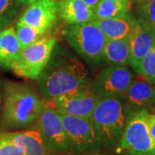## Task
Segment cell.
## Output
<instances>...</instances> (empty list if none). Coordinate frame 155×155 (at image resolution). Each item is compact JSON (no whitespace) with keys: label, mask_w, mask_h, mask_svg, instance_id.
<instances>
[{"label":"cell","mask_w":155,"mask_h":155,"mask_svg":"<svg viewBox=\"0 0 155 155\" xmlns=\"http://www.w3.org/2000/svg\"><path fill=\"white\" fill-rule=\"evenodd\" d=\"M103 62L113 66L130 65V43L128 36L122 39H107Z\"/></svg>","instance_id":"17"},{"label":"cell","mask_w":155,"mask_h":155,"mask_svg":"<svg viewBox=\"0 0 155 155\" xmlns=\"http://www.w3.org/2000/svg\"><path fill=\"white\" fill-rule=\"evenodd\" d=\"M99 98L93 84L86 83L79 88L46 101L60 114L90 120Z\"/></svg>","instance_id":"8"},{"label":"cell","mask_w":155,"mask_h":155,"mask_svg":"<svg viewBox=\"0 0 155 155\" xmlns=\"http://www.w3.org/2000/svg\"><path fill=\"white\" fill-rule=\"evenodd\" d=\"M15 32L22 49H24L30 45L34 44L44 36L37 29L19 22H17Z\"/></svg>","instance_id":"22"},{"label":"cell","mask_w":155,"mask_h":155,"mask_svg":"<svg viewBox=\"0 0 155 155\" xmlns=\"http://www.w3.org/2000/svg\"><path fill=\"white\" fill-rule=\"evenodd\" d=\"M36 122V129L48 151L54 155L72 153L67 134L62 124L61 114L46 100L42 101L41 110Z\"/></svg>","instance_id":"7"},{"label":"cell","mask_w":155,"mask_h":155,"mask_svg":"<svg viewBox=\"0 0 155 155\" xmlns=\"http://www.w3.org/2000/svg\"><path fill=\"white\" fill-rule=\"evenodd\" d=\"M20 2L21 5H28L30 4H32L34 2H36L38 0H18Z\"/></svg>","instance_id":"27"},{"label":"cell","mask_w":155,"mask_h":155,"mask_svg":"<svg viewBox=\"0 0 155 155\" xmlns=\"http://www.w3.org/2000/svg\"><path fill=\"white\" fill-rule=\"evenodd\" d=\"M149 1H153V0H135L136 3H141V2H149Z\"/></svg>","instance_id":"30"},{"label":"cell","mask_w":155,"mask_h":155,"mask_svg":"<svg viewBox=\"0 0 155 155\" xmlns=\"http://www.w3.org/2000/svg\"><path fill=\"white\" fill-rule=\"evenodd\" d=\"M127 155H128V154H127Z\"/></svg>","instance_id":"33"},{"label":"cell","mask_w":155,"mask_h":155,"mask_svg":"<svg viewBox=\"0 0 155 155\" xmlns=\"http://www.w3.org/2000/svg\"><path fill=\"white\" fill-rule=\"evenodd\" d=\"M147 122L150 135L155 141V113H148Z\"/></svg>","instance_id":"25"},{"label":"cell","mask_w":155,"mask_h":155,"mask_svg":"<svg viewBox=\"0 0 155 155\" xmlns=\"http://www.w3.org/2000/svg\"><path fill=\"white\" fill-rule=\"evenodd\" d=\"M93 21L107 39L127 37L137 23L135 17L130 13L123 17L108 19H95Z\"/></svg>","instance_id":"16"},{"label":"cell","mask_w":155,"mask_h":155,"mask_svg":"<svg viewBox=\"0 0 155 155\" xmlns=\"http://www.w3.org/2000/svg\"><path fill=\"white\" fill-rule=\"evenodd\" d=\"M1 124L9 131L22 130L36 122L42 101L28 84L6 81L3 85Z\"/></svg>","instance_id":"2"},{"label":"cell","mask_w":155,"mask_h":155,"mask_svg":"<svg viewBox=\"0 0 155 155\" xmlns=\"http://www.w3.org/2000/svg\"><path fill=\"white\" fill-rule=\"evenodd\" d=\"M131 1L108 2L100 1L93 9L95 19H108L126 16L130 13ZM94 19V20H95Z\"/></svg>","instance_id":"19"},{"label":"cell","mask_w":155,"mask_h":155,"mask_svg":"<svg viewBox=\"0 0 155 155\" xmlns=\"http://www.w3.org/2000/svg\"><path fill=\"white\" fill-rule=\"evenodd\" d=\"M36 79L45 99L50 100L88 83V72L78 57L56 44L48 64Z\"/></svg>","instance_id":"1"},{"label":"cell","mask_w":155,"mask_h":155,"mask_svg":"<svg viewBox=\"0 0 155 155\" xmlns=\"http://www.w3.org/2000/svg\"><path fill=\"white\" fill-rule=\"evenodd\" d=\"M0 137L17 145L26 155H54L46 147L37 129L7 131L0 133Z\"/></svg>","instance_id":"14"},{"label":"cell","mask_w":155,"mask_h":155,"mask_svg":"<svg viewBox=\"0 0 155 155\" xmlns=\"http://www.w3.org/2000/svg\"><path fill=\"white\" fill-rule=\"evenodd\" d=\"M56 4L58 16L67 24H80L95 19L93 9L82 0H56Z\"/></svg>","instance_id":"15"},{"label":"cell","mask_w":155,"mask_h":155,"mask_svg":"<svg viewBox=\"0 0 155 155\" xmlns=\"http://www.w3.org/2000/svg\"><path fill=\"white\" fill-rule=\"evenodd\" d=\"M0 155H26L21 147L10 140L0 137Z\"/></svg>","instance_id":"24"},{"label":"cell","mask_w":155,"mask_h":155,"mask_svg":"<svg viewBox=\"0 0 155 155\" xmlns=\"http://www.w3.org/2000/svg\"><path fill=\"white\" fill-rule=\"evenodd\" d=\"M122 97L132 111L155 110V85L140 75L134 77Z\"/></svg>","instance_id":"12"},{"label":"cell","mask_w":155,"mask_h":155,"mask_svg":"<svg viewBox=\"0 0 155 155\" xmlns=\"http://www.w3.org/2000/svg\"><path fill=\"white\" fill-rule=\"evenodd\" d=\"M137 74L155 85V41L143 58Z\"/></svg>","instance_id":"23"},{"label":"cell","mask_w":155,"mask_h":155,"mask_svg":"<svg viewBox=\"0 0 155 155\" xmlns=\"http://www.w3.org/2000/svg\"><path fill=\"white\" fill-rule=\"evenodd\" d=\"M148 111H133L127 120L116 153H127L128 155H155V141L147 127Z\"/></svg>","instance_id":"6"},{"label":"cell","mask_w":155,"mask_h":155,"mask_svg":"<svg viewBox=\"0 0 155 155\" xmlns=\"http://www.w3.org/2000/svg\"><path fill=\"white\" fill-rule=\"evenodd\" d=\"M61 121L72 151L76 155L100 152L104 148L98 134L89 119L61 114Z\"/></svg>","instance_id":"9"},{"label":"cell","mask_w":155,"mask_h":155,"mask_svg":"<svg viewBox=\"0 0 155 155\" xmlns=\"http://www.w3.org/2000/svg\"><path fill=\"white\" fill-rule=\"evenodd\" d=\"M100 1H108V2H128L131 0H100Z\"/></svg>","instance_id":"29"},{"label":"cell","mask_w":155,"mask_h":155,"mask_svg":"<svg viewBox=\"0 0 155 155\" xmlns=\"http://www.w3.org/2000/svg\"><path fill=\"white\" fill-rule=\"evenodd\" d=\"M21 9L18 0H0V31L9 27Z\"/></svg>","instance_id":"21"},{"label":"cell","mask_w":155,"mask_h":155,"mask_svg":"<svg viewBox=\"0 0 155 155\" xmlns=\"http://www.w3.org/2000/svg\"><path fill=\"white\" fill-rule=\"evenodd\" d=\"M80 155H109L107 153H100V152H95V153H84V154H80Z\"/></svg>","instance_id":"28"},{"label":"cell","mask_w":155,"mask_h":155,"mask_svg":"<svg viewBox=\"0 0 155 155\" xmlns=\"http://www.w3.org/2000/svg\"><path fill=\"white\" fill-rule=\"evenodd\" d=\"M134 17L140 24L155 31V0L136 3Z\"/></svg>","instance_id":"20"},{"label":"cell","mask_w":155,"mask_h":155,"mask_svg":"<svg viewBox=\"0 0 155 155\" xmlns=\"http://www.w3.org/2000/svg\"><path fill=\"white\" fill-rule=\"evenodd\" d=\"M132 112L122 97H100L90 121L104 147L116 150Z\"/></svg>","instance_id":"3"},{"label":"cell","mask_w":155,"mask_h":155,"mask_svg":"<svg viewBox=\"0 0 155 155\" xmlns=\"http://www.w3.org/2000/svg\"><path fill=\"white\" fill-rule=\"evenodd\" d=\"M57 44L54 36H46L21 50L18 55L9 63V68L19 77L36 79L49 61Z\"/></svg>","instance_id":"5"},{"label":"cell","mask_w":155,"mask_h":155,"mask_svg":"<svg viewBox=\"0 0 155 155\" xmlns=\"http://www.w3.org/2000/svg\"><path fill=\"white\" fill-rule=\"evenodd\" d=\"M62 35L74 51L89 65L97 67L103 62L107 38L94 21L80 24H67Z\"/></svg>","instance_id":"4"},{"label":"cell","mask_w":155,"mask_h":155,"mask_svg":"<svg viewBox=\"0 0 155 155\" xmlns=\"http://www.w3.org/2000/svg\"><path fill=\"white\" fill-rule=\"evenodd\" d=\"M21 50L14 27H7L0 32V66L7 67Z\"/></svg>","instance_id":"18"},{"label":"cell","mask_w":155,"mask_h":155,"mask_svg":"<svg viewBox=\"0 0 155 155\" xmlns=\"http://www.w3.org/2000/svg\"><path fill=\"white\" fill-rule=\"evenodd\" d=\"M134 77L127 66L109 65L99 72L92 84L99 97H122Z\"/></svg>","instance_id":"10"},{"label":"cell","mask_w":155,"mask_h":155,"mask_svg":"<svg viewBox=\"0 0 155 155\" xmlns=\"http://www.w3.org/2000/svg\"><path fill=\"white\" fill-rule=\"evenodd\" d=\"M57 17L56 0H38L28 5L17 22L31 26L46 35L55 25Z\"/></svg>","instance_id":"11"},{"label":"cell","mask_w":155,"mask_h":155,"mask_svg":"<svg viewBox=\"0 0 155 155\" xmlns=\"http://www.w3.org/2000/svg\"><path fill=\"white\" fill-rule=\"evenodd\" d=\"M130 43V65L139 72L141 61L155 41V31L137 22L128 35Z\"/></svg>","instance_id":"13"},{"label":"cell","mask_w":155,"mask_h":155,"mask_svg":"<svg viewBox=\"0 0 155 155\" xmlns=\"http://www.w3.org/2000/svg\"><path fill=\"white\" fill-rule=\"evenodd\" d=\"M82 1L91 9H94L96 5L100 2V0H82Z\"/></svg>","instance_id":"26"},{"label":"cell","mask_w":155,"mask_h":155,"mask_svg":"<svg viewBox=\"0 0 155 155\" xmlns=\"http://www.w3.org/2000/svg\"><path fill=\"white\" fill-rule=\"evenodd\" d=\"M0 104H1V94H0Z\"/></svg>","instance_id":"31"},{"label":"cell","mask_w":155,"mask_h":155,"mask_svg":"<svg viewBox=\"0 0 155 155\" xmlns=\"http://www.w3.org/2000/svg\"><path fill=\"white\" fill-rule=\"evenodd\" d=\"M131 1H135V0H131Z\"/></svg>","instance_id":"32"}]
</instances>
